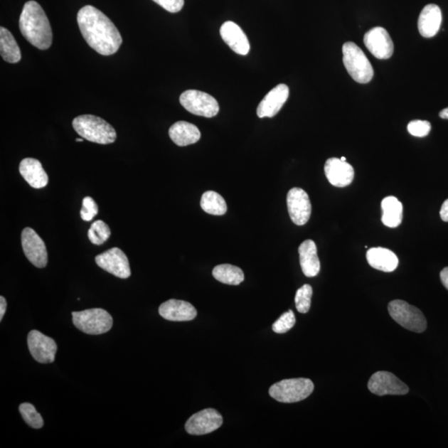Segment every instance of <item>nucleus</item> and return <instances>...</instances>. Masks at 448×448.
Wrapping results in <instances>:
<instances>
[{"label": "nucleus", "instance_id": "f257e3e1", "mask_svg": "<svg viewBox=\"0 0 448 448\" xmlns=\"http://www.w3.org/2000/svg\"><path fill=\"white\" fill-rule=\"evenodd\" d=\"M78 23L84 39L99 54L110 56L121 47L122 38L117 28L107 15L92 5L79 10Z\"/></svg>", "mask_w": 448, "mask_h": 448}, {"label": "nucleus", "instance_id": "f03ea898", "mask_svg": "<svg viewBox=\"0 0 448 448\" xmlns=\"http://www.w3.org/2000/svg\"><path fill=\"white\" fill-rule=\"evenodd\" d=\"M19 28L23 36L34 47L47 50L53 43V32L49 20L39 4L28 1L24 4L19 18Z\"/></svg>", "mask_w": 448, "mask_h": 448}, {"label": "nucleus", "instance_id": "7ed1b4c3", "mask_svg": "<svg viewBox=\"0 0 448 448\" xmlns=\"http://www.w3.org/2000/svg\"><path fill=\"white\" fill-rule=\"evenodd\" d=\"M73 127L80 137L91 142L107 144L117 139V132L112 124L92 114H82L75 118Z\"/></svg>", "mask_w": 448, "mask_h": 448}, {"label": "nucleus", "instance_id": "20e7f679", "mask_svg": "<svg viewBox=\"0 0 448 448\" xmlns=\"http://www.w3.org/2000/svg\"><path fill=\"white\" fill-rule=\"evenodd\" d=\"M343 63L351 77L358 83L370 82L373 77L372 65L355 43L343 45Z\"/></svg>", "mask_w": 448, "mask_h": 448}, {"label": "nucleus", "instance_id": "39448f33", "mask_svg": "<svg viewBox=\"0 0 448 448\" xmlns=\"http://www.w3.org/2000/svg\"><path fill=\"white\" fill-rule=\"evenodd\" d=\"M314 388L313 382L309 378H290L274 383L269 390V395L278 402H297L310 396Z\"/></svg>", "mask_w": 448, "mask_h": 448}, {"label": "nucleus", "instance_id": "423d86ee", "mask_svg": "<svg viewBox=\"0 0 448 448\" xmlns=\"http://www.w3.org/2000/svg\"><path fill=\"white\" fill-rule=\"evenodd\" d=\"M72 316L74 326L88 335H102L111 330L113 326L112 316L101 308L74 311Z\"/></svg>", "mask_w": 448, "mask_h": 448}, {"label": "nucleus", "instance_id": "0eeeda50", "mask_svg": "<svg viewBox=\"0 0 448 448\" xmlns=\"http://www.w3.org/2000/svg\"><path fill=\"white\" fill-rule=\"evenodd\" d=\"M390 316L401 326L408 331L422 333L426 331L427 323L420 309L402 300H395L388 306Z\"/></svg>", "mask_w": 448, "mask_h": 448}, {"label": "nucleus", "instance_id": "6e6552de", "mask_svg": "<svg viewBox=\"0 0 448 448\" xmlns=\"http://www.w3.org/2000/svg\"><path fill=\"white\" fill-rule=\"evenodd\" d=\"M179 102L188 112L196 116L212 118L217 116L219 112L217 100L198 90H188L183 92L179 97Z\"/></svg>", "mask_w": 448, "mask_h": 448}, {"label": "nucleus", "instance_id": "1a4fd4ad", "mask_svg": "<svg viewBox=\"0 0 448 448\" xmlns=\"http://www.w3.org/2000/svg\"><path fill=\"white\" fill-rule=\"evenodd\" d=\"M368 390L378 396L405 395L410 388L393 373L378 371L371 376L368 383Z\"/></svg>", "mask_w": 448, "mask_h": 448}, {"label": "nucleus", "instance_id": "9d476101", "mask_svg": "<svg viewBox=\"0 0 448 448\" xmlns=\"http://www.w3.org/2000/svg\"><path fill=\"white\" fill-rule=\"evenodd\" d=\"M223 417L213 408H207L188 418L186 423V430L191 435H206L220 427L223 425Z\"/></svg>", "mask_w": 448, "mask_h": 448}, {"label": "nucleus", "instance_id": "9b49d317", "mask_svg": "<svg viewBox=\"0 0 448 448\" xmlns=\"http://www.w3.org/2000/svg\"><path fill=\"white\" fill-rule=\"evenodd\" d=\"M97 266L114 277L127 279L132 275L128 257L121 249L113 247L95 258Z\"/></svg>", "mask_w": 448, "mask_h": 448}, {"label": "nucleus", "instance_id": "f8f14e48", "mask_svg": "<svg viewBox=\"0 0 448 448\" xmlns=\"http://www.w3.org/2000/svg\"><path fill=\"white\" fill-rule=\"evenodd\" d=\"M23 250L33 266L43 268L48 264V252L43 239L30 228H24L21 234Z\"/></svg>", "mask_w": 448, "mask_h": 448}, {"label": "nucleus", "instance_id": "ddd939ff", "mask_svg": "<svg viewBox=\"0 0 448 448\" xmlns=\"http://www.w3.org/2000/svg\"><path fill=\"white\" fill-rule=\"evenodd\" d=\"M289 215L298 226L305 225L310 219L311 203L307 193L300 188H293L287 198Z\"/></svg>", "mask_w": 448, "mask_h": 448}, {"label": "nucleus", "instance_id": "4468645a", "mask_svg": "<svg viewBox=\"0 0 448 448\" xmlns=\"http://www.w3.org/2000/svg\"><path fill=\"white\" fill-rule=\"evenodd\" d=\"M28 346L34 360L41 363H51L58 351L57 343L53 338L38 331H31L28 336Z\"/></svg>", "mask_w": 448, "mask_h": 448}, {"label": "nucleus", "instance_id": "2eb2a0df", "mask_svg": "<svg viewBox=\"0 0 448 448\" xmlns=\"http://www.w3.org/2000/svg\"><path fill=\"white\" fill-rule=\"evenodd\" d=\"M363 43L373 56L378 59H388L393 53V43L387 30L375 27L365 34Z\"/></svg>", "mask_w": 448, "mask_h": 448}, {"label": "nucleus", "instance_id": "dca6fc26", "mask_svg": "<svg viewBox=\"0 0 448 448\" xmlns=\"http://www.w3.org/2000/svg\"><path fill=\"white\" fill-rule=\"evenodd\" d=\"M289 97V87L279 84L269 92L259 104L257 114L259 118L273 117L280 112Z\"/></svg>", "mask_w": 448, "mask_h": 448}, {"label": "nucleus", "instance_id": "f3484780", "mask_svg": "<svg viewBox=\"0 0 448 448\" xmlns=\"http://www.w3.org/2000/svg\"><path fill=\"white\" fill-rule=\"evenodd\" d=\"M325 174L333 186L343 188L350 186L355 177L351 164L342 161L341 159L330 158L325 164Z\"/></svg>", "mask_w": 448, "mask_h": 448}, {"label": "nucleus", "instance_id": "a211bd4d", "mask_svg": "<svg viewBox=\"0 0 448 448\" xmlns=\"http://www.w3.org/2000/svg\"><path fill=\"white\" fill-rule=\"evenodd\" d=\"M159 313L161 317L171 321H193L198 315L192 304L176 299L162 303L159 308Z\"/></svg>", "mask_w": 448, "mask_h": 448}, {"label": "nucleus", "instance_id": "6ab92c4d", "mask_svg": "<svg viewBox=\"0 0 448 448\" xmlns=\"http://www.w3.org/2000/svg\"><path fill=\"white\" fill-rule=\"evenodd\" d=\"M220 35L233 52L245 56L250 51L247 35L237 23L232 21L224 23L220 28Z\"/></svg>", "mask_w": 448, "mask_h": 448}, {"label": "nucleus", "instance_id": "aec40b11", "mask_svg": "<svg viewBox=\"0 0 448 448\" xmlns=\"http://www.w3.org/2000/svg\"><path fill=\"white\" fill-rule=\"evenodd\" d=\"M441 9L436 4H430L422 9L418 18V30L422 37L432 38L439 31L442 23Z\"/></svg>", "mask_w": 448, "mask_h": 448}, {"label": "nucleus", "instance_id": "412c9836", "mask_svg": "<svg viewBox=\"0 0 448 448\" xmlns=\"http://www.w3.org/2000/svg\"><path fill=\"white\" fill-rule=\"evenodd\" d=\"M19 173L30 186L42 188L47 186L48 176L42 164L36 159H23L19 164Z\"/></svg>", "mask_w": 448, "mask_h": 448}, {"label": "nucleus", "instance_id": "4be33fe9", "mask_svg": "<svg viewBox=\"0 0 448 448\" xmlns=\"http://www.w3.org/2000/svg\"><path fill=\"white\" fill-rule=\"evenodd\" d=\"M298 252L304 275L307 277L317 276L321 270V262L317 255V247L315 242L311 239L303 242L299 247Z\"/></svg>", "mask_w": 448, "mask_h": 448}, {"label": "nucleus", "instance_id": "5701e85b", "mask_svg": "<svg viewBox=\"0 0 448 448\" xmlns=\"http://www.w3.org/2000/svg\"><path fill=\"white\" fill-rule=\"evenodd\" d=\"M366 258L368 264L377 270L391 272L398 265L396 254L385 247H373L367 251Z\"/></svg>", "mask_w": 448, "mask_h": 448}, {"label": "nucleus", "instance_id": "b1692460", "mask_svg": "<svg viewBox=\"0 0 448 448\" xmlns=\"http://www.w3.org/2000/svg\"><path fill=\"white\" fill-rule=\"evenodd\" d=\"M169 137L178 146H187L197 143L201 137L198 128L186 122L174 123L169 129Z\"/></svg>", "mask_w": 448, "mask_h": 448}, {"label": "nucleus", "instance_id": "393cba45", "mask_svg": "<svg viewBox=\"0 0 448 448\" xmlns=\"http://www.w3.org/2000/svg\"><path fill=\"white\" fill-rule=\"evenodd\" d=\"M383 215L382 222L388 228H397L402 220V204L393 196L383 199L381 203Z\"/></svg>", "mask_w": 448, "mask_h": 448}, {"label": "nucleus", "instance_id": "a878e982", "mask_svg": "<svg viewBox=\"0 0 448 448\" xmlns=\"http://www.w3.org/2000/svg\"><path fill=\"white\" fill-rule=\"evenodd\" d=\"M0 53L4 61L9 63H17L22 58L16 40L4 27L0 28Z\"/></svg>", "mask_w": 448, "mask_h": 448}, {"label": "nucleus", "instance_id": "bb28decb", "mask_svg": "<svg viewBox=\"0 0 448 448\" xmlns=\"http://www.w3.org/2000/svg\"><path fill=\"white\" fill-rule=\"evenodd\" d=\"M213 276L217 281L227 285L238 286L244 281L242 269L230 264H221L214 267Z\"/></svg>", "mask_w": 448, "mask_h": 448}, {"label": "nucleus", "instance_id": "cd10ccee", "mask_svg": "<svg viewBox=\"0 0 448 448\" xmlns=\"http://www.w3.org/2000/svg\"><path fill=\"white\" fill-rule=\"evenodd\" d=\"M203 210L211 215L221 216L227 212V203L220 194L207 191L203 194L201 201Z\"/></svg>", "mask_w": 448, "mask_h": 448}, {"label": "nucleus", "instance_id": "c85d7f7f", "mask_svg": "<svg viewBox=\"0 0 448 448\" xmlns=\"http://www.w3.org/2000/svg\"><path fill=\"white\" fill-rule=\"evenodd\" d=\"M111 229L107 224L102 220H97L92 224L88 230V238L95 245H102L111 237Z\"/></svg>", "mask_w": 448, "mask_h": 448}, {"label": "nucleus", "instance_id": "c756f323", "mask_svg": "<svg viewBox=\"0 0 448 448\" xmlns=\"http://www.w3.org/2000/svg\"><path fill=\"white\" fill-rule=\"evenodd\" d=\"M18 410L21 413L23 420L29 427L35 428V430H39L43 427L44 422L42 416L31 403H22L19 405Z\"/></svg>", "mask_w": 448, "mask_h": 448}, {"label": "nucleus", "instance_id": "7c9ffc66", "mask_svg": "<svg viewBox=\"0 0 448 448\" xmlns=\"http://www.w3.org/2000/svg\"><path fill=\"white\" fill-rule=\"evenodd\" d=\"M312 287L308 284L299 288L295 297L296 307L298 312L306 314L311 305Z\"/></svg>", "mask_w": 448, "mask_h": 448}, {"label": "nucleus", "instance_id": "2f4dec72", "mask_svg": "<svg viewBox=\"0 0 448 448\" xmlns=\"http://www.w3.org/2000/svg\"><path fill=\"white\" fill-rule=\"evenodd\" d=\"M296 324V316L292 311L284 313L278 320L273 324L272 331L277 334H284L290 331Z\"/></svg>", "mask_w": 448, "mask_h": 448}, {"label": "nucleus", "instance_id": "473e14b6", "mask_svg": "<svg viewBox=\"0 0 448 448\" xmlns=\"http://www.w3.org/2000/svg\"><path fill=\"white\" fill-rule=\"evenodd\" d=\"M431 124L427 121L415 119L407 124V132L413 137H425L431 132Z\"/></svg>", "mask_w": 448, "mask_h": 448}, {"label": "nucleus", "instance_id": "72a5a7b5", "mask_svg": "<svg viewBox=\"0 0 448 448\" xmlns=\"http://www.w3.org/2000/svg\"><path fill=\"white\" fill-rule=\"evenodd\" d=\"M81 217L84 221H92L95 216L97 215L98 206L94 199L91 197H85L82 201V208L81 211Z\"/></svg>", "mask_w": 448, "mask_h": 448}, {"label": "nucleus", "instance_id": "f704fd0d", "mask_svg": "<svg viewBox=\"0 0 448 448\" xmlns=\"http://www.w3.org/2000/svg\"><path fill=\"white\" fill-rule=\"evenodd\" d=\"M153 1L171 13L181 11L184 5V0H153Z\"/></svg>", "mask_w": 448, "mask_h": 448}, {"label": "nucleus", "instance_id": "c9c22d12", "mask_svg": "<svg viewBox=\"0 0 448 448\" xmlns=\"http://www.w3.org/2000/svg\"><path fill=\"white\" fill-rule=\"evenodd\" d=\"M440 216L443 221L448 222V198L442 203L440 210Z\"/></svg>", "mask_w": 448, "mask_h": 448}, {"label": "nucleus", "instance_id": "e433bc0d", "mask_svg": "<svg viewBox=\"0 0 448 448\" xmlns=\"http://www.w3.org/2000/svg\"><path fill=\"white\" fill-rule=\"evenodd\" d=\"M7 309V302L4 297H0V321H2Z\"/></svg>", "mask_w": 448, "mask_h": 448}, {"label": "nucleus", "instance_id": "4c0bfd02", "mask_svg": "<svg viewBox=\"0 0 448 448\" xmlns=\"http://www.w3.org/2000/svg\"><path fill=\"white\" fill-rule=\"evenodd\" d=\"M440 278L442 285L448 290V267H445L440 273Z\"/></svg>", "mask_w": 448, "mask_h": 448}, {"label": "nucleus", "instance_id": "58836bf2", "mask_svg": "<svg viewBox=\"0 0 448 448\" xmlns=\"http://www.w3.org/2000/svg\"><path fill=\"white\" fill-rule=\"evenodd\" d=\"M439 117L442 119H448V107L443 109L442 111H441V112L439 113Z\"/></svg>", "mask_w": 448, "mask_h": 448}, {"label": "nucleus", "instance_id": "ea45409f", "mask_svg": "<svg viewBox=\"0 0 448 448\" xmlns=\"http://www.w3.org/2000/svg\"><path fill=\"white\" fill-rule=\"evenodd\" d=\"M76 142H83V138H82V139H76Z\"/></svg>", "mask_w": 448, "mask_h": 448}, {"label": "nucleus", "instance_id": "a19ab883", "mask_svg": "<svg viewBox=\"0 0 448 448\" xmlns=\"http://www.w3.org/2000/svg\"><path fill=\"white\" fill-rule=\"evenodd\" d=\"M342 161H346V157H341V158Z\"/></svg>", "mask_w": 448, "mask_h": 448}]
</instances>
